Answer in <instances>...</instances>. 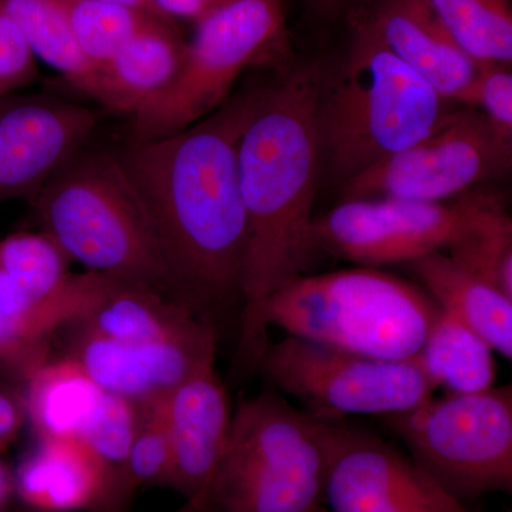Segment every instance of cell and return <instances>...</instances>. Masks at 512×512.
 <instances>
[{"label":"cell","mask_w":512,"mask_h":512,"mask_svg":"<svg viewBox=\"0 0 512 512\" xmlns=\"http://www.w3.org/2000/svg\"><path fill=\"white\" fill-rule=\"evenodd\" d=\"M37 57L18 26L0 10V97L35 82Z\"/></svg>","instance_id":"4dcf8cb0"},{"label":"cell","mask_w":512,"mask_h":512,"mask_svg":"<svg viewBox=\"0 0 512 512\" xmlns=\"http://www.w3.org/2000/svg\"><path fill=\"white\" fill-rule=\"evenodd\" d=\"M120 471L130 495L151 485L170 488L173 458L161 400L141 404L140 427Z\"/></svg>","instance_id":"83f0119b"},{"label":"cell","mask_w":512,"mask_h":512,"mask_svg":"<svg viewBox=\"0 0 512 512\" xmlns=\"http://www.w3.org/2000/svg\"><path fill=\"white\" fill-rule=\"evenodd\" d=\"M13 481L15 494L37 512H123L131 497L119 468L79 437L39 439Z\"/></svg>","instance_id":"9a60e30c"},{"label":"cell","mask_w":512,"mask_h":512,"mask_svg":"<svg viewBox=\"0 0 512 512\" xmlns=\"http://www.w3.org/2000/svg\"><path fill=\"white\" fill-rule=\"evenodd\" d=\"M141 421V404L104 393L80 439L111 466L123 467ZM121 473V471H120Z\"/></svg>","instance_id":"f1b7e54d"},{"label":"cell","mask_w":512,"mask_h":512,"mask_svg":"<svg viewBox=\"0 0 512 512\" xmlns=\"http://www.w3.org/2000/svg\"><path fill=\"white\" fill-rule=\"evenodd\" d=\"M32 204L42 232L70 261L117 284L184 303L146 204L116 151L87 144Z\"/></svg>","instance_id":"277c9868"},{"label":"cell","mask_w":512,"mask_h":512,"mask_svg":"<svg viewBox=\"0 0 512 512\" xmlns=\"http://www.w3.org/2000/svg\"><path fill=\"white\" fill-rule=\"evenodd\" d=\"M204 500L205 491L204 493L197 495V497H192L190 500H185V503L173 512H204Z\"/></svg>","instance_id":"8d00e7d4"},{"label":"cell","mask_w":512,"mask_h":512,"mask_svg":"<svg viewBox=\"0 0 512 512\" xmlns=\"http://www.w3.org/2000/svg\"><path fill=\"white\" fill-rule=\"evenodd\" d=\"M512 143L480 111L461 106L413 146L342 184L343 200L446 202L510 173Z\"/></svg>","instance_id":"30bf717a"},{"label":"cell","mask_w":512,"mask_h":512,"mask_svg":"<svg viewBox=\"0 0 512 512\" xmlns=\"http://www.w3.org/2000/svg\"><path fill=\"white\" fill-rule=\"evenodd\" d=\"M484 119L512 143V70L511 64H478L470 104Z\"/></svg>","instance_id":"f546056e"},{"label":"cell","mask_w":512,"mask_h":512,"mask_svg":"<svg viewBox=\"0 0 512 512\" xmlns=\"http://www.w3.org/2000/svg\"><path fill=\"white\" fill-rule=\"evenodd\" d=\"M185 43L174 22H156L97 69L96 101L104 113L133 117L171 83Z\"/></svg>","instance_id":"ac0fdd59"},{"label":"cell","mask_w":512,"mask_h":512,"mask_svg":"<svg viewBox=\"0 0 512 512\" xmlns=\"http://www.w3.org/2000/svg\"><path fill=\"white\" fill-rule=\"evenodd\" d=\"M303 2L313 15L323 19H333L348 12L356 16L360 6L367 5L370 0H303Z\"/></svg>","instance_id":"836d02e7"},{"label":"cell","mask_w":512,"mask_h":512,"mask_svg":"<svg viewBox=\"0 0 512 512\" xmlns=\"http://www.w3.org/2000/svg\"><path fill=\"white\" fill-rule=\"evenodd\" d=\"M326 474L325 421L265 390L232 413L204 512H322Z\"/></svg>","instance_id":"8992f818"},{"label":"cell","mask_w":512,"mask_h":512,"mask_svg":"<svg viewBox=\"0 0 512 512\" xmlns=\"http://www.w3.org/2000/svg\"><path fill=\"white\" fill-rule=\"evenodd\" d=\"M153 2L167 18L198 22L208 13L228 5L234 0H153Z\"/></svg>","instance_id":"1f68e13d"},{"label":"cell","mask_w":512,"mask_h":512,"mask_svg":"<svg viewBox=\"0 0 512 512\" xmlns=\"http://www.w3.org/2000/svg\"><path fill=\"white\" fill-rule=\"evenodd\" d=\"M456 104L403 63L363 20L338 72H322L316 126L320 165L345 184L429 136Z\"/></svg>","instance_id":"5b68a950"},{"label":"cell","mask_w":512,"mask_h":512,"mask_svg":"<svg viewBox=\"0 0 512 512\" xmlns=\"http://www.w3.org/2000/svg\"><path fill=\"white\" fill-rule=\"evenodd\" d=\"M494 353L474 330L440 309L419 356L437 389L476 393L495 386Z\"/></svg>","instance_id":"603a6c76"},{"label":"cell","mask_w":512,"mask_h":512,"mask_svg":"<svg viewBox=\"0 0 512 512\" xmlns=\"http://www.w3.org/2000/svg\"><path fill=\"white\" fill-rule=\"evenodd\" d=\"M330 512H470L399 448L360 427L325 421Z\"/></svg>","instance_id":"7c38bea8"},{"label":"cell","mask_w":512,"mask_h":512,"mask_svg":"<svg viewBox=\"0 0 512 512\" xmlns=\"http://www.w3.org/2000/svg\"><path fill=\"white\" fill-rule=\"evenodd\" d=\"M26 417L37 440L79 437L103 399L101 390L76 360L47 359L25 380Z\"/></svg>","instance_id":"44dd1931"},{"label":"cell","mask_w":512,"mask_h":512,"mask_svg":"<svg viewBox=\"0 0 512 512\" xmlns=\"http://www.w3.org/2000/svg\"><path fill=\"white\" fill-rule=\"evenodd\" d=\"M59 3L74 42L96 70L113 59L141 30L156 22H173L103 0H59Z\"/></svg>","instance_id":"4316f807"},{"label":"cell","mask_w":512,"mask_h":512,"mask_svg":"<svg viewBox=\"0 0 512 512\" xmlns=\"http://www.w3.org/2000/svg\"><path fill=\"white\" fill-rule=\"evenodd\" d=\"M103 2L116 3V5L127 6V8L141 10V12L151 13V15L158 16L161 19L173 20L167 18L164 13L158 10L154 5L153 0H103ZM174 22V20H173Z\"/></svg>","instance_id":"d590c367"},{"label":"cell","mask_w":512,"mask_h":512,"mask_svg":"<svg viewBox=\"0 0 512 512\" xmlns=\"http://www.w3.org/2000/svg\"><path fill=\"white\" fill-rule=\"evenodd\" d=\"M383 419L414 463L458 500L511 493V386L433 396Z\"/></svg>","instance_id":"ba28073f"},{"label":"cell","mask_w":512,"mask_h":512,"mask_svg":"<svg viewBox=\"0 0 512 512\" xmlns=\"http://www.w3.org/2000/svg\"><path fill=\"white\" fill-rule=\"evenodd\" d=\"M318 66L288 67L256 87L238 141L239 188L247 214L242 319L305 275L316 254L313 202L322 165L316 103Z\"/></svg>","instance_id":"7a4b0ae2"},{"label":"cell","mask_w":512,"mask_h":512,"mask_svg":"<svg viewBox=\"0 0 512 512\" xmlns=\"http://www.w3.org/2000/svg\"><path fill=\"white\" fill-rule=\"evenodd\" d=\"M72 326L126 343L174 342L217 330L184 303L117 282Z\"/></svg>","instance_id":"d6986e66"},{"label":"cell","mask_w":512,"mask_h":512,"mask_svg":"<svg viewBox=\"0 0 512 512\" xmlns=\"http://www.w3.org/2000/svg\"><path fill=\"white\" fill-rule=\"evenodd\" d=\"M161 409L173 458L170 488L190 500L210 485L227 447L234 413L215 366L178 384L161 399Z\"/></svg>","instance_id":"2e32d148"},{"label":"cell","mask_w":512,"mask_h":512,"mask_svg":"<svg viewBox=\"0 0 512 512\" xmlns=\"http://www.w3.org/2000/svg\"><path fill=\"white\" fill-rule=\"evenodd\" d=\"M281 0H234L195 22L180 67L156 99L130 117L128 136H174L210 116L231 96L245 69L285 49Z\"/></svg>","instance_id":"52a82bcc"},{"label":"cell","mask_w":512,"mask_h":512,"mask_svg":"<svg viewBox=\"0 0 512 512\" xmlns=\"http://www.w3.org/2000/svg\"><path fill=\"white\" fill-rule=\"evenodd\" d=\"M13 494H15L13 474L10 473L9 468L0 461V512L5 510Z\"/></svg>","instance_id":"e575fe53"},{"label":"cell","mask_w":512,"mask_h":512,"mask_svg":"<svg viewBox=\"0 0 512 512\" xmlns=\"http://www.w3.org/2000/svg\"><path fill=\"white\" fill-rule=\"evenodd\" d=\"M70 258L45 232L0 241V313L19 315L45 302L67 279Z\"/></svg>","instance_id":"7402d4cb"},{"label":"cell","mask_w":512,"mask_h":512,"mask_svg":"<svg viewBox=\"0 0 512 512\" xmlns=\"http://www.w3.org/2000/svg\"><path fill=\"white\" fill-rule=\"evenodd\" d=\"M424 292L441 311L463 322L495 353L512 357V298L456 264L443 251L410 264Z\"/></svg>","instance_id":"ffe728a7"},{"label":"cell","mask_w":512,"mask_h":512,"mask_svg":"<svg viewBox=\"0 0 512 512\" xmlns=\"http://www.w3.org/2000/svg\"><path fill=\"white\" fill-rule=\"evenodd\" d=\"M103 117L101 109L43 94L0 97V204L35 200Z\"/></svg>","instance_id":"4fadbf2b"},{"label":"cell","mask_w":512,"mask_h":512,"mask_svg":"<svg viewBox=\"0 0 512 512\" xmlns=\"http://www.w3.org/2000/svg\"><path fill=\"white\" fill-rule=\"evenodd\" d=\"M0 10L18 26L36 57L74 89L96 99V67L74 42L59 0H0Z\"/></svg>","instance_id":"cb8c5ba5"},{"label":"cell","mask_w":512,"mask_h":512,"mask_svg":"<svg viewBox=\"0 0 512 512\" xmlns=\"http://www.w3.org/2000/svg\"><path fill=\"white\" fill-rule=\"evenodd\" d=\"M491 191L471 190L446 202L343 200L313 221L316 252L366 268L412 264L447 249L480 211Z\"/></svg>","instance_id":"8fae6325"},{"label":"cell","mask_w":512,"mask_h":512,"mask_svg":"<svg viewBox=\"0 0 512 512\" xmlns=\"http://www.w3.org/2000/svg\"><path fill=\"white\" fill-rule=\"evenodd\" d=\"M69 353L101 390L137 404L158 402L188 377L215 365L218 330L197 338L126 343L69 326Z\"/></svg>","instance_id":"5bb4252c"},{"label":"cell","mask_w":512,"mask_h":512,"mask_svg":"<svg viewBox=\"0 0 512 512\" xmlns=\"http://www.w3.org/2000/svg\"><path fill=\"white\" fill-rule=\"evenodd\" d=\"M447 255L471 274L512 298V220L503 200L491 194Z\"/></svg>","instance_id":"484cf974"},{"label":"cell","mask_w":512,"mask_h":512,"mask_svg":"<svg viewBox=\"0 0 512 512\" xmlns=\"http://www.w3.org/2000/svg\"><path fill=\"white\" fill-rule=\"evenodd\" d=\"M255 93L229 97L174 136H127L114 148L146 204L181 301L210 322L212 309L242 301L247 214L237 150Z\"/></svg>","instance_id":"6da1fadb"},{"label":"cell","mask_w":512,"mask_h":512,"mask_svg":"<svg viewBox=\"0 0 512 512\" xmlns=\"http://www.w3.org/2000/svg\"><path fill=\"white\" fill-rule=\"evenodd\" d=\"M256 367L272 389L298 400L309 416L322 421L406 413L437 390L419 353L379 359L289 335L266 346Z\"/></svg>","instance_id":"9c48e42d"},{"label":"cell","mask_w":512,"mask_h":512,"mask_svg":"<svg viewBox=\"0 0 512 512\" xmlns=\"http://www.w3.org/2000/svg\"><path fill=\"white\" fill-rule=\"evenodd\" d=\"M448 36L477 64L512 63L508 0H426Z\"/></svg>","instance_id":"d4e9b609"},{"label":"cell","mask_w":512,"mask_h":512,"mask_svg":"<svg viewBox=\"0 0 512 512\" xmlns=\"http://www.w3.org/2000/svg\"><path fill=\"white\" fill-rule=\"evenodd\" d=\"M384 45L454 104H470L478 64L453 42L426 0H376L359 13Z\"/></svg>","instance_id":"e0dca14e"},{"label":"cell","mask_w":512,"mask_h":512,"mask_svg":"<svg viewBox=\"0 0 512 512\" xmlns=\"http://www.w3.org/2000/svg\"><path fill=\"white\" fill-rule=\"evenodd\" d=\"M25 417L23 402L12 393L0 389V453L18 437Z\"/></svg>","instance_id":"d6a6232c"},{"label":"cell","mask_w":512,"mask_h":512,"mask_svg":"<svg viewBox=\"0 0 512 512\" xmlns=\"http://www.w3.org/2000/svg\"><path fill=\"white\" fill-rule=\"evenodd\" d=\"M421 286L379 268L301 275L242 319L239 356L258 366L269 326L379 359L416 356L439 315Z\"/></svg>","instance_id":"3957f363"}]
</instances>
